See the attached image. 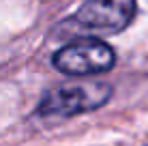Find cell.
I'll return each mask as SVG.
<instances>
[{"instance_id":"7a4b0ae2","label":"cell","mask_w":148,"mask_h":146,"mask_svg":"<svg viewBox=\"0 0 148 146\" xmlns=\"http://www.w3.org/2000/svg\"><path fill=\"white\" fill-rule=\"evenodd\" d=\"M116 56L108 43L99 39H84L58 49L54 67L67 75H99L114 67Z\"/></svg>"},{"instance_id":"6da1fadb","label":"cell","mask_w":148,"mask_h":146,"mask_svg":"<svg viewBox=\"0 0 148 146\" xmlns=\"http://www.w3.org/2000/svg\"><path fill=\"white\" fill-rule=\"evenodd\" d=\"M112 97V86L105 82H73L49 90L39 103L41 116H75L105 105Z\"/></svg>"},{"instance_id":"3957f363","label":"cell","mask_w":148,"mask_h":146,"mask_svg":"<svg viewBox=\"0 0 148 146\" xmlns=\"http://www.w3.org/2000/svg\"><path fill=\"white\" fill-rule=\"evenodd\" d=\"M135 0H86L75 13V22L95 32H118L133 19Z\"/></svg>"}]
</instances>
